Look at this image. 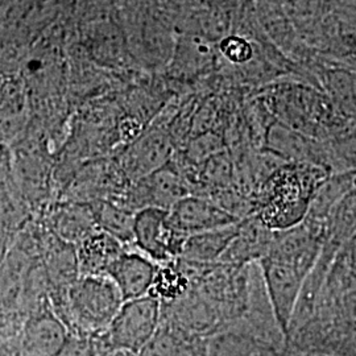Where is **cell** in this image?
<instances>
[{"instance_id": "4", "label": "cell", "mask_w": 356, "mask_h": 356, "mask_svg": "<svg viewBox=\"0 0 356 356\" xmlns=\"http://www.w3.org/2000/svg\"><path fill=\"white\" fill-rule=\"evenodd\" d=\"M163 305L151 296L124 301L108 327L97 338L106 351H126L139 355L159 330Z\"/></svg>"}, {"instance_id": "6", "label": "cell", "mask_w": 356, "mask_h": 356, "mask_svg": "<svg viewBox=\"0 0 356 356\" xmlns=\"http://www.w3.org/2000/svg\"><path fill=\"white\" fill-rule=\"evenodd\" d=\"M170 225L186 238L238 223V218L204 198L186 195L169 210Z\"/></svg>"}, {"instance_id": "10", "label": "cell", "mask_w": 356, "mask_h": 356, "mask_svg": "<svg viewBox=\"0 0 356 356\" xmlns=\"http://www.w3.org/2000/svg\"><path fill=\"white\" fill-rule=\"evenodd\" d=\"M76 248L81 276H97L106 275L115 259L128 247L110 234L95 229L76 244Z\"/></svg>"}, {"instance_id": "3", "label": "cell", "mask_w": 356, "mask_h": 356, "mask_svg": "<svg viewBox=\"0 0 356 356\" xmlns=\"http://www.w3.org/2000/svg\"><path fill=\"white\" fill-rule=\"evenodd\" d=\"M124 302L114 281L106 275L79 276L69 288L61 310L56 314L79 335L98 337L108 327Z\"/></svg>"}, {"instance_id": "2", "label": "cell", "mask_w": 356, "mask_h": 356, "mask_svg": "<svg viewBox=\"0 0 356 356\" xmlns=\"http://www.w3.org/2000/svg\"><path fill=\"white\" fill-rule=\"evenodd\" d=\"M316 254V242L296 234L286 238L285 242L261 260L275 316L285 335H288L300 288L314 263Z\"/></svg>"}, {"instance_id": "16", "label": "cell", "mask_w": 356, "mask_h": 356, "mask_svg": "<svg viewBox=\"0 0 356 356\" xmlns=\"http://www.w3.org/2000/svg\"><path fill=\"white\" fill-rule=\"evenodd\" d=\"M138 356H181V343L175 327L161 321L159 330Z\"/></svg>"}, {"instance_id": "5", "label": "cell", "mask_w": 356, "mask_h": 356, "mask_svg": "<svg viewBox=\"0 0 356 356\" xmlns=\"http://www.w3.org/2000/svg\"><path fill=\"white\" fill-rule=\"evenodd\" d=\"M186 236L169 222V210L147 207L135 213L134 245L154 263L163 264L181 256Z\"/></svg>"}, {"instance_id": "17", "label": "cell", "mask_w": 356, "mask_h": 356, "mask_svg": "<svg viewBox=\"0 0 356 356\" xmlns=\"http://www.w3.org/2000/svg\"><path fill=\"white\" fill-rule=\"evenodd\" d=\"M220 51L229 61L235 64L248 63L254 56L251 44L241 36L223 38L220 42Z\"/></svg>"}, {"instance_id": "9", "label": "cell", "mask_w": 356, "mask_h": 356, "mask_svg": "<svg viewBox=\"0 0 356 356\" xmlns=\"http://www.w3.org/2000/svg\"><path fill=\"white\" fill-rule=\"evenodd\" d=\"M48 229L58 239L76 245L98 227L91 204L60 201L48 214Z\"/></svg>"}, {"instance_id": "7", "label": "cell", "mask_w": 356, "mask_h": 356, "mask_svg": "<svg viewBox=\"0 0 356 356\" xmlns=\"http://www.w3.org/2000/svg\"><path fill=\"white\" fill-rule=\"evenodd\" d=\"M159 264L140 251L126 250L108 267L106 276L114 281L124 301L148 296Z\"/></svg>"}, {"instance_id": "8", "label": "cell", "mask_w": 356, "mask_h": 356, "mask_svg": "<svg viewBox=\"0 0 356 356\" xmlns=\"http://www.w3.org/2000/svg\"><path fill=\"white\" fill-rule=\"evenodd\" d=\"M45 276L51 286L53 304L64 301L69 288L81 276L76 245L58 239L51 231L45 247Z\"/></svg>"}, {"instance_id": "15", "label": "cell", "mask_w": 356, "mask_h": 356, "mask_svg": "<svg viewBox=\"0 0 356 356\" xmlns=\"http://www.w3.org/2000/svg\"><path fill=\"white\" fill-rule=\"evenodd\" d=\"M325 86L346 113L356 115V74L343 69L325 73Z\"/></svg>"}, {"instance_id": "13", "label": "cell", "mask_w": 356, "mask_h": 356, "mask_svg": "<svg viewBox=\"0 0 356 356\" xmlns=\"http://www.w3.org/2000/svg\"><path fill=\"white\" fill-rule=\"evenodd\" d=\"M91 206L98 229L110 234L127 247L129 244L134 245L135 213L114 201H101Z\"/></svg>"}, {"instance_id": "12", "label": "cell", "mask_w": 356, "mask_h": 356, "mask_svg": "<svg viewBox=\"0 0 356 356\" xmlns=\"http://www.w3.org/2000/svg\"><path fill=\"white\" fill-rule=\"evenodd\" d=\"M239 225H231L222 229H211L201 234H194L186 238L181 256L184 261L193 264H204L216 260L226 252L229 244L235 239Z\"/></svg>"}, {"instance_id": "1", "label": "cell", "mask_w": 356, "mask_h": 356, "mask_svg": "<svg viewBox=\"0 0 356 356\" xmlns=\"http://www.w3.org/2000/svg\"><path fill=\"white\" fill-rule=\"evenodd\" d=\"M317 166H282L268 178L259 201V219L268 229H285L300 223L325 182Z\"/></svg>"}, {"instance_id": "11", "label": "cell", "mask_w": 356, "mask_h": 356, "mask_svg": "<svg viewBox=\"0 0 356 356\" xmlns=\"http://www.w3.org/2000/svg\"><path fill=\"white\" fill-rule=\"evenodd\" d=\"M66 344V326L51 312H42L26 326L24 350L28 356H58Z\"/></svg>"}, {"instance_id": "14", "label": "cell", "mask_w": 356, "mask_h": 356, "mask_svg": "<svg viewBox=\"0 0 356 356\" xmlns=\"http://www.w3.org/2000/svg\"><path fill=\"white\" fill-rule=\"evenodd\" d=\"M189 276L179 263L159 264L148 296L159 300L161 305L177 302L189 292Z\"/></svg>"}]
</instances>
